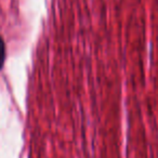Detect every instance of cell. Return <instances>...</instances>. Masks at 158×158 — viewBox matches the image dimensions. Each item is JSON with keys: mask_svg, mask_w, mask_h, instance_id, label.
<instances>
[{"mask_svg": "<svg viewBox=\"0 0 158 158\" xmlns=\"http://www.w3.org/2000/svg\"><path fill=\"white\" fill-rule=\"evenodd\" d=\"M6 61V42L2 36L0 35V70L3 68Z\"/></svg>", "mask_w": 158, "mask_h": 158, "instance_id": "6da1fadb", "label": "cell"}]
</instances>
